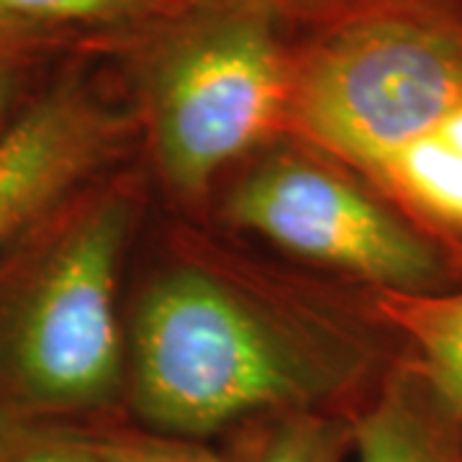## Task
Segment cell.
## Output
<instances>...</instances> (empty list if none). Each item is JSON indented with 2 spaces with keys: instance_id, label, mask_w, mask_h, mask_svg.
Instances as JSON below:
<instances>
[{
  "instance_id": "ba28073f",
  "label": "cell",
  "mask_w": 462,
  "mask_h": 462,
  "mask_svg": "<svg viewBox=\"0 0 462 462\" xmlns=\"http://www.w3.org/2000/svg\"><path fill=\"white\" fill-rule=\"evenodd\" d=\"M357 462H462L457 430L430 398L398 385L352 424Z\"/></svg>"
},
{
  "instance_id": "7c38bea8",
  "label": "cell",
  "mask_w": 462,
  "mask_h": 462,
  "mask_svg": "<svg viewBox=\"0 0 462 462\" xmlns=\"http://www.w3.org/2000/svg\"><path fill=\"white\" fill-rule=\"evenodd\" d=\"M5 462H108V457L103 437L80 434L69 424L16 419Z\"/></svg>"
},
{
  "instance_id": "8fae6325",
  "label": "cell",
  "mask_w": 462,
  "mask_h": 462,
  "mask_svg": "<svg viewBox=\"0 0 462 462\" xmlns=\"http://www.w3.org/2000/svg\"><path fill=\"white\" fill-rule=\"evenodd\" d=\"M62 32L0 16V136L47 88L42 75Z\"/></svg>"
},
{
  "instance_id": "8992f818",
  "label": "cell",
  "mask_w": 462,
  "mask_h": 462,
  "mask_svg": "<svg viewBox=\"0 0 462 462\" xmlns=\"http://www.w3.org/2000/svg\"><path fill=\"white\" fill-rule=\"evenodd\" d=\"M118 118L75 78L51 80L0 136V260L83 193L118 139Z\"/></svg>"
},
{
  "instance_id": "2e32d148",
  "label": "cell",
  "mask_w": 462,
  "mask_h": 462,
  "mask_svg": "<svg viewBox=\"0 0 462 462\" xmlns=\"http://www.w3.org/2000/svg\"><path fill=\"white\" fill-rule=\"evenodd\" d=\"M437 134H442L452 147L462 152V106L457 111H452V114L447 116L445 124L437 129Z\"/></svg>"
},
{
  "instance_id": "9a60e30c",
  "label": "cell",
  "mask_w": 462,
  "mask_h": 462,
  "mask_svg": "<svg viewBox=\"0 0 462 462\" xmlns=\"http://www.w3.org/2000/svg\"><path fill=\"white\" fill-rule=\"evenodd\" d=\"M249 3L263 5L264 11H270L275 18L282 11H293V14H339V21L365 16L373 11L409 8L403 5L406 0H249Z\"/></svg>"
},
{
  "instance_id": "e0dca14e",
  "label": "cell",
  "mask_w": 462,
  "mask_h": 462,
  "mask_svg": "<svg viewBox=\"0 0 462 462\" xmlns=\"http://www.w3.org/2000/svg\"><path fill=\"white\" fill-rule=\"evenodd\" d=\"M14 427H16V419L0 403V462H5V457H8V445H11Z\"/></svg>"
},
{
  "instance_id": "6da1fadb",
  "label": "cell",
  "mask_w": 462,
  "mask_h": 462,
  "mask_svg": "<svg viewBox=\"0 0 462 462\" xmlns=\"http://www.w3.org/2000/svg\"><path fill=\"white\" fill-rule=\"evenodd\" d=\"M129 218L126 199L80 193L0 260V403L14 419L67 424L118 393Z\"/></svg>"
},
{
  "instance_id": "277c9868",
  "label": "cell",
  "mask_w": 462,
  "mask_h": 462,
  "mask_svg": "<svg viewBox=\"0 0 462 462\" xmlns=\"http://www.w3.org/2000/svg\"><path fill=\"white\" fill-rule=\"evenodd\" d=\"M462 106V26L416 8L331 26L293 57L288 124L375 170Z\"/></svg>"
},
{
  "instance_id": "30bf717a",
  "label": "cell",
  "mask_w": 462,
  "mask_h": 462,
  "mask_svg": "<svg viewBox=\"0 0 462 462\" xmlns=\"http://www.w3.org/2000/svg\"><path fill=\"white\" fill-rule=\"evenodd\" d=\"M352 427L311 411L278 413L245 437L231 462H342Z\"/></svg>"
},
{
  "instance_id": "52a82bcc",
  "label": "cell",
  "mask_w": 462,
  "mask_h": 462,
  "mask_svg": "<svg viewBox=\"0 0 462 462\" xmlns=\"http://www.w3.org/2000/svg\"><path fill=\"white\" fill-rule=\"evenodd\" d=\"M380 314L416 346L430 401L462 434V291H380Z\"/></svg>"
},
{
  "instance_id": "3957f363",
  "label": "cell",
  "mask_w": 462,
  "mask_h": 462,
  "mask_svg": "<svg viewBox=\"0 0 462 462\" xmlns=\"http://www.w3.org/2000/svg\"><path fill=\"white\" fill-rule=\"evenodd\" d=\"M293 57L275 16L249 0H200L154 39L144 103L162 172L200 193L288 118Z\"/></svg>"
},
{
  "instance_id": "4fadbf2b",
  "label": "cell",
  "mask_w": 462,
  "mask_h": 462,
  "mask_svg": "<svg viewBox=\"0 0 462 462\" xmlns=\"http://www.w3.org/2000/svg\"><path fill=\"white\" fill-rule=\"evenodd\" d=\"M157 0H0V16L62 32L72 23H111L144 14Z\"/></svg>"
},
{
  "instance_id": "7a4b0ae2",
  "label": "cell",
  "mask_w": 462,
  "mask_h": 462,
  "mask_svg": "<svg viewBox=\"0 0 462 462\" xmlns=\"http://www.w3.org/2000/svg\"><path fill=\"white\" fill-rule=\"evenodd\" d=\"M329 385L291 331L218 278L178 270L139 298L132 403L162 437L199 442L260 413L306 411Z\"/></svg>"
},
{
  "instance_id": "9c48e42d",
  "label": "cell",
  "mask_w": 462,
  "mask_h": 462,
  "mask_svg": "<svg viewBox=\"0 0 462 462\" xmlns=\"http://www.w3.org/2000/svg\"><path fill=\"white\" fill-rule=\"evenodd\" d=\"M378 175L419 211L462 229V152L442 134L431 132L398 149Z\"/></svg>"
},
{
  "instance_id": "5b68a950",
  "label": "cell",
  "mask_w": 462,
  "mask_h": 462,
  "mask_svg": "<svg viewBox=\"0 0 462 462\" xmlns=\"http://www.w3.org/2000/svg\"><path fill=\"white\" fill-rule=\"evenodd\" d=\"M234 224L314 263L331 264L380 291H431L437 257L403 221L311 157L282 152L231 193Z\"/></svg>"
},
{
  "instance_id": "5bb4252c",
  "label": "cell",
  "mask_w": 462,
  "mask_h": 462,
  "mask_svg": "<svg viewBox=\"0 0 462 462\" xmlns=\"http://www.w3.org/2000/svg\"><path fill=\"white\" fill-rule=\"evenodd\" d=\"M108 462H224L206 447L175 437H103Z\"/></svg>"
}]
</instances>
